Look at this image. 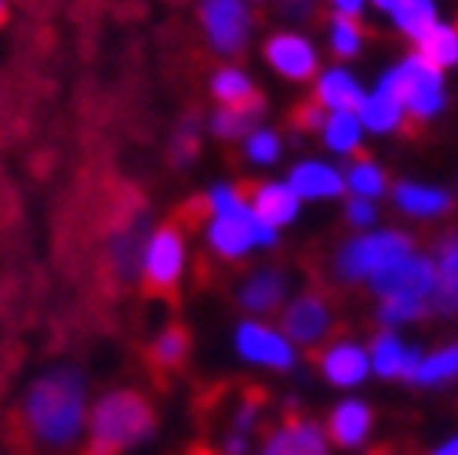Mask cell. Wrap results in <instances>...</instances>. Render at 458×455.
Listing matches in <instances>:
<instances>
[{
  "label": "cell",
  "mask_w": 458,
  "mask_h": 455,
  "mask_svg": "<svg viewBox=\"0 0 458 455\" xmlns=\"http://www.w3.org/2000/svg\"><path fill=\"white\" fill-rule=\"evenodd\" d=\"M276 234H280L276 226H269L266 219L255 215L251 201L241 204L237 211H229V215H211V222H208V245H211V252L229 259V262L244 259L251 248H273Z\"/></svg>",
  "instance_id": "obj_4"
},
{
  "label": "cell",
  "mask_w": 458,
  "mask_h": 455,
  "mask_svg": "<svg viewBox=\"0 0 458 455\" xmlns=\"http://www.w3.org/2000/svg\"><path fill=\"white\" fill-rule=\"evenodd\" d=\"M396 77H400V99H404L408 117L415 121H433L447 106V84H444V70H437L433 63H426L422 55H408L404 63H396Z\"/></svg>",
  "instance_id": "obj_6"
},
{
  "label": "cell",
  "mask_w": 458,
  "mask_h": 455,
  "mask_svg": "<svg viewBox=\"0 0 458 455\" xmlns=\"http://www.w3.org/2000/svg\"><path fill=\"white\" fill-rule=\"evenodd\" d=\"M255 416H259V401H244V408L237 412V423H233V434H244V437H248V430H251V423H255Z\"/></svg>",
  "instance_id": "obj_38"
},
{
  "label": "cell",
  "mask_w": 458,
  "mask_h": 455,
  "mask_svg": "<svg viewBox=\"0 0 458 455\" xmlns=\"http://www.w3.org/2000/svg\"><path fill=\"white\" fill-rule=\"evenodd\" d=\"M88 379L59 365L37 375L22 397V426L44 448H73L88 434Z\"/></svg>",
  "instance_id": "obj_1"
},
{
  "label": "cell",
  "mask_w": 458,
  "mask_h": 455,
  "mask_svg": "<svg viewBox=\"0 0 458 455\" xmlns=\"http://www.w3.org/2000/svg\"><path fill=\"white\" fill-rule=\"evenodd\" d=\"M393 204L411 219H440L451 211V193L426 183H400L393 190Z\"/></svg>",
  "instance_id": "obj_20"
},
{
  "label": "cell",
  "mask_w": 458,
  "mask_h": 455,
  "mask_svg": "<svg viewBox=\"0 0 458 455\" xmlns=\"http://www.w3.org/2000/svg\"><path fill=\"white\" fill-rule=\"evenodd\" d=\"M8 12H12V8H8V0H0V26L8 22Z\"/></svg>",
  "instance_id": "obj_44"
},
{
  "label": "cell",
  "mask_w": 458,
  "mask_h": 455,
  "mask_svg": "<svg viewBox=\"0 0 458 455\" xmlns=\"http://www.w3.org/2000/svg\"><path fill=\"white\" fill-rule=\"evenodd\" d=\"M451 379H458V347H440L433 354H422V365H419L411 382L433 390V386H444Z\"/></svg>",
  "instance_id": "obj_28"
},
{
  "label": "cell",
  "mask_w": 458,
  "mask_h": 455,
  "mask_svg": "<svg viewBox=\"0 0 458 455\" xmlns=\"http://www.w3.org/2000/svg\"><path fill=\"white\" fill-rule=\"evenodd\" d=\"M157 419L142 393L135 390H109L88 412V451L91 455H121L142 444L153 434Z\"/></svg>",
  "instance_id": "obj_2"
},
{
  "label": "cell",
  "mask_w": 458,
  "mask_h": 455,
  "mask_svg": "<svg viewBox=\"0 0 458 455\" xmlns=\"http://www.w3.org/2000/svg\"><path fill=\"white\" fill-rule=\"evenodd\" d=\"M346 219H350V226H357V230H371L375 226V219H378V211H375V201H364V197H353L350 204H346Z\"/></svg>",
  "instance_id": "obj_36"
},
{
  "label": "cell",
  "mask_w": 458,
  "mask_h": 455,
  "mask_svg": "<svg viewBox=\"0 0 458 455\" xmlns=\"http://www.w3.org/2000/svg\"><path fill=\"white\" fill-rule=\"evenodd\" d=\"M153 230H146V215L131 211L117 230L109 234V248H106V262L109 273H117V280H135L142 277V252Z\"/></svg>",
  "instance_id": "obj_11"
},
{
  "label": "cell",
  "mask_w": 458,
  "mask_h": 455,
  "mask_svg": "<svg viewBox=\"0 0 458 455\" xmlns=\"http://www.w3.org/2000/svg\"><path fill=\"white\" fill-rule=\"evenodd\" d=\"M433 310V303L426 299H382L378 303V321L386 328H400V324H411L419 317H426Z\"/></svg>",
  "instance_id": "obj_33"
},
{
  "label": "cell",
  "mask_w": 458,
  "mask_h": 455,
  "mask_svg": "<svg viewBox=\"0 0 458 455\" xmlns=\"http://www.w3.org/2000/svg\"><path fill=\"white\" fill-rule=\"evenodd\" d=\"M255 4H259V0H255Z\"/></svg>",
  "instance_id": "obj_45"
},
{
  "label": "cell",
  "mask_w": 458,
  "mask_h": 455,
  "mask_svg": "<svg viewBox=\"0 0 458 455\" xmlns=\"http://www.w3.org/2000/svg\"><path fill=\"white\" fill-rule=\"evenodd\" d=\"M371 408L364 401H357V397H350V401L335 405L331 412V423H327V437L342 448H360L368 437H371Z\"/></svg>",
  "instance_id": "obj_18"
},
{
  "label": "cell",
  "mask_w": 458,
  "mask_h": 455,
  "mask_svg": "<svg viewBox=\"0 0 458 455\" xmlns=\"http://www.w3.org/2000/svg\"><path fill=\"white\" fill-rule=\"evenodd\" d=\"M284 292H288V277L280 270H255L241 288V306L251 313H269L284 303Z\"/></svg>",
  "instance_id": "obj_23"
},
{
  "label": "cell",
  "mask_w": 458,
  "mask_h": 455,
  "mask_svg": "<svg viewBox=\"0 0 458 455\" xmlns=\"http://www.w3.org/2000/svg\"><path fill=\"white\" fill-rule=\"evenodd\" d=\"M186 273V237L175 222L160 226L149 234L146 252H142V288L153 296H167L179 288Z\"/></svg>",
  "instance_id": "obj_5"
},
{
  "label": "cell",
  "mask_w": 458,
  "mask_h": 455,
  "mask_svg": "<svg viewBox=\"0 0 458 455\" xmlns=\"http://www.w3.org/2000/svg\"><path fill=\"white\" fill-rule=\"evenodd\" d=\"M208 211L211 215H229V211H237L241 204H248V197L237 190V186H229V183H215L211 190H208Z\"/></svg>",
  "instance_id": "obj_35"
},
{
  "label": "cell",
  "mask_w": 458,
  "mask_h": 455,
  "mask_svg": "<svg viewBox=\"0 0 458 455\" xmlns=\"http://www.w3.org/2000/svg\"><path fill=\"white\" fill-rule=\"evenodd\" d=\"M320 135H324V146H327L331 153L350 157V153L360 150L364 124H360V117H357V109H335V113H327V117H324Z\"/></svg>",
  "instance_id": "obj_24"
},
{
  "label": "cell",
  "mask_w": 458,
  "mask_h": 455,
  "mask_svg": "<svg viewBox=\"0 0 458 455\" xmlns=\"http://www.w3.org/2000/svg\"><path fill=\"white\" fill-rule=\"evenodd\" d=\"M244 153H248L251 164H273L280 157V135L269 132V128H255L244 139Z\"/></svg>",
  "instance_id": "obj_34"
},
{
  "label": "cell",
  "mask_w": 458,
  "mask_h": 455,
  "mask_svg": "<svg viewBox=\"0 0 458 455\" xmlns=\"http://www.w3.org/2000/svg\"><path fill=\"white\" fill-rule=\"evenodd\" d=\"M364 4H368V0H331L335 15H346V19H357L364 12Z\"/></svg>",
  "instance_id": "obj_39"
},
{
  "label": "cell",
  "mask_w": 458,
  "mask_h": 455,
  "mask_svg": "<svg viewBox=\"0 0 458 455\" xmlns=\"http://www.w3.org/2000/svg\"><path fill=\"white\" fill-rule=\"evenodd\" d=\"M357 117L364 124V132L371 135H389L396 132L400 124L408 121V109H404V99H400V77H396V66H389L378 84L364 95L360 109H357Z\"/></svg>",
  "instance_id": "obj_10"
},
{
  "label": "cell",
  "mask_w": 458,
  "mask_h": 455,
  "mask_svg": "<svg viewBox=\"0 0 458 455\" xmlns=\"http://www.w3.org/2000/svg\"><path fill=\"white\" fill-rule=\"evenodd\" d=\"M310 4H313V0H280V12L292 15V19H302L310 12Z\"/></svg>",
  "instance_id": "obj_40"
},
{
  "label": "cell",
  "mask_w": 458,
  "mask_h": 455,
  "mask_svg": "<svg viewBox=\"0 0 458 455\" xmlns=\"http://www.w3.org/2000/svg\"><path fill=\"white\" fill-rule=\"evenodd\" d=\"M368 284L378 299H426V303H433L437 266H433V259L411 252L400 262H393L389 270H382L378 277H371Z\"/></svg>",
  "instance_id": "obj_7"
},
{
  "label": "cell",
  "mask_w": 458,
  "mask_h": 455,
  "mask_svg": "<svg viewBox=\"0 0 458 455\" xmlns=\"http://www.w3.org/2000/svg\"><path fill=\"white\" fill-rule=\"evenodd\" d=\"M360 102H364V88H360V81L350 70L335 66V70H324L317 77V106L320 109H327V113H335V109H360Z\"/></svg>",
  "instance_id": "obj_21"
},
{
  "label": "cell",
  "mask_w": 458,
  "mask_h": 455,
  "mask_svg": "<svg viewBox=\"0 0 458 455\" xmlns=\"http://www.w3.org/2000/svg\"><path fill=\"white\" fill-rule=\"evenodd\" d=\"M251 208H255L259 219H266L269 226H276V230H280V226H292L299 219L302 201L295 197V190L288 183H266V186L255 190Z\"/></svg>",
  "instance_id": "obj_22"
},
{
  "label": "cell",
  "mask_w": 458,
  "mask_h": 455,
  "mask_svg": "<svg viewBox=\"0 0 458 455\" xmlns=\"http://www.w3.org/2000/svg\"><path fill=\"white\" fill-rule=\"evenodd\" d=\"M262 455H327V434L310 419L284 423L280 430L269 434Z\"/></svg>",
  "instance_id": "obj_17"
},
{
  "label": "cell",
  "mask_w": 458,
  "mask_h": 455,
  "mask_svg": "<svg viewBox=\"0 0 458 455\" xmlns=\"http://www.w3.org/2000/svg\"><path fill=\"white\" fill-rule=\"evenodd\" d=\"M419 55L426 63H433L437 70L458 66V30L447 22H437L422 40H419Z\"/></svg>",
  "instance_id": "obj_26"
},
{
  "label": "cell",
  "mask_w": 458,
  "mask_h": 455,
  "mask_svg": "<svg viewBox=\"0 0 458 455\" xmlns=\"http://www.w3.org/2000/svg\"><path fill=\"white\" fill-rule=\"evenodd\" d=\"M327 44L338 59H357L360 47H364V30L357 26V19H346V15H335L331 26H327Z\"/></svg>",
  "instance_id": "obj_31"
},
{
  "label": "cell",
  "mask_w": 458,
  "mask_h": 455,
  "mask_svg": "<svg viewBox=\"0 0 458 455\" xmlns=\"http://www.w3.org/2000/svg\"><path fill=\"white\" fill-rule=\"evenodd\" d=\"M233 347L248 365L276 368V372L295 368V343L284 331H276L262 321H244L233 335Z\"/></svg>",
  "instance_id": "obj_8"
},
{
  "label": "cell",
  "mask_w": 458,
  "mask_h": 455,
  "mask_svg": "<svg viewBox=\"0 0 458 455\" xmlns=\"http://www.w3.org/2000/svg\"><path fill=\"white\" fill-rule=\"evenodd\" d=\"M411 237L400 230H368L360 237H353L346 248L338 252L335 270L342 280H371L382 270H389L393 262H400L404 255H411Z\"/></svg>",
  "instance_id": "obj_3"
},
{
  "label": "cell",
  "mask_w": 458,
  "mask_h": 455,
  "mask_svg": "<svg viewBox=\"0 0 458 455\" xmlns=\"http://www.w3.org/2000/svg\"><path fill=\"white\" fill-rule=\"evenodd\" d=\"M393 26L404 33V37H411L415 44L437 26V4L433 0H404V4H400L393 15Z\"/></svg>",
  "instance_id": "obj_27"
},
{
  "label": "cell",
  "mask_w": 458,
  "mask_h": 455,
  "mask_svg": "<svg viewBox=\"0 0 458 455\" xmlns=\"http://www.w3.org/2000/svg\"><path fill=\"white\" fill-rule=\"evenodd\" d=\"M211 95L222 102V106H248L259 99L251 77L244 70H218L215 81H211Z\"/></svg>",
  "instance_id": "obj_29"
},
{
  "label": "cell",
  "mask_w": 458,
  "mask_h": 455,
  "mask_svg": "<svg viewBox=\"0 0 458 455\" xmlns=\"http://www.w3.org/2000/svg\"><path fill=\"white\" fill-rule=\"evenodd\" d=\"M371 372L382 379H415L419 365H422V350L408 347L396 331H378V339L371 343Z\"/></svg>",
  "instance_id": "obj_15"
},
{
  "label": "cell",
  "mask_w": 458,
  "mask_h": 455,
  "mask_svg": "<svg viewBox=\"0 0 458 455\" xmlns=\"http://www.w3.org/2000/svg\"><path fill=\"white\" fill-rule=\"evenodd\" d=\"M429 455H458V437H447L440 448H433Z\"/></svg>",
  "instance_id": "obj_42"
},
{
  "label": "cell",
  "mask_w": 458,
  "mask_h": 455,
  "mask_svg": "<svg viewBox=\"0 0 458 455\" xmlns=\"http://www.w3.org/2000/svg\"><path fill=\"white\" fill-rule=\"evenodd\" d=\"M186 354H190V339L182 328H164L157 335V343H153V365L157 368H175L186 361Z\"/></svg>",
  "instance_id": "obj_32"
},
{
  "label": "cell",
  "mask_w": 458,
  "mask_h": 455,
  "mask_svg": "<svg viewBox=\"0 0 458 455\" xmlns=\"http://www.w3.org/2000/svg\"><path fill=\"white\" fill-rule=\"evenodd\" d=\"M288 186L295 190L299 201H335L346 190V176L338 167H331L327 160H302L292 167Z\"/></svg>",
  "instance_id": "obj_16"
},
{
  "label": "cell",
  "mask_w": 458,
  "mask_h": 455,
  "mask_svg": "<svg viewBox=\"0 0 458 455\" xmlns=\"http://www.w3.org/2000/svg\"><path fill=\"white\" fill-rule=\"evenodd\" d=\"M193 150H197V128L190 121H182V128L175 132V142H171V153H175L179 164H186L193 157Z\"/></svg>",
  "instance_id": "obj_37"
},
{
  "label": "cell",
  "mask_w": 458,
  "mask_h": 455,
  "mask_svg": "<svg viewBox=\"0 0 458 455\" xmlns=\"http://www.w3.org/2000/svg\"><path fill=\"white\" fill-rule=\"evenodd\" d=\"M386 172L371 160H353L350 172H346V190L353 197H364V201H378L386 193Z\"/></svg>",
  "instance_id": "obj_30"
},
{
  "label": "cell",
  "mask_w": 458,
  "mask_h": 455,
  "mask_svg": "<svg viewBox=\"0 0 458 455\" xmlns=\"http://www.w3.org/2000/svg\"><path fill=\"white\" fill-rule=\"evenodd\" d=\"M225 451H229V455L248 451V437H244V434H229V437H225Z\"/></svg>",
  "instance_id": "obj_41"
},
{
  "label": "cell",
  "mask_w": 458,
  "mask_h": 455,
  "mask_svg": "<svg viewBox=\"0 0 458 455\" xmlns=\"http://www.w3.org/2000/svg\"><path fill=\"white\" fill-rule=\"evenodd\" d=\"M335 324V313H331V303L324 296H299L295 303H288L284 310V335L292 339L295 347H317L327 339Z\"/></svg>",
  "instance_id": "obj_12"
},
{
  "label": "cell",
  "mask_w": 458,
  "mask_h": 455,
  "mask_svg": "<svg viewBox=\"0 0 458 455\" xmlns=\"http://www.w3.org/2000/svg\"><path fill=\"white\" fill-rule=\"evenodd\" d=\"M266 63L284 81H310L317 73V47L302 33H273L266 40Z\"/></svg>",
  "instance_id": "obj_13"
},
{
  "label": "cell",
  "mask_w": 458,
  "mask_h": 455,
  "mask_svg": "<svg viewBox=\"0 0 458 455\" xmlns=\"http://www.w3.org/2000/svg\"><path fill=\"white\" fill-rule=\"evenodd\" d=\"M320 375L338 386V390H350L360 386L371 375V354L360 343H350V339H338L320 354Z\"/></svg>",
  "instance_id": "obj_14"
},
{
  "label": "cell",
  "mask_w": 458,
  "mask_h": 455,
  "mask_svg": "<svg viewBox=\"0 0 458 455\" xmlns=\"http://www.w3.org/2000/svg\"><path fill=\"white\" fill-rule=\"evenodd\" d=\"M437 288H433V310L444 313V317H454L458 313V234L444 237L437 259Z\"/></svg>",
  "instance_id": "obj_19"
},
{
  "label": "cell",
  "mask_w": 458,
  "mask_h": 455,
  "mask_svg": "<svg viewBox=\"0 0 458 455\" xmlns=\"http://www.w3.org/2000/svg\"><path fill=\"white\" fill-rule=\"evenodd\" d=\"M371 4H375V8H382L386 15H393L400 4H404V0H371Z\"/></svg>",
  "instance_id": "obj_43"
},
{
  "label": "cell",
  "mask_w": 458,
  "mask_h": 455,
  "mask_svg": "<svg viewBox=\"0 0 458 455\" xmlns=\"http://www.w3.org/2000/svg\"><path fill=\"white\" fill-rule=\"evenodd\" d=\"M200 26L218 55H237L251 33L244 0H200Z\"/></svg>",
  "instance_id": "obj_9"
},
{
  "label": "cell",
  "mask_w": 458,
  "mask_h": 455,
  "mask_svg": "<svg viewBox=\"0 0 458 455\" xmlns=\"http://www.w3.org/2000/svg\"><path fill=\"white\" fill-rule=\"evenodd\" d=\"M262 113V99L248 106H218L211 117V132L218 139H248L255 132V117Z\"/></svg>",
  "instance_id": "obj_25"
}]
</instances>
